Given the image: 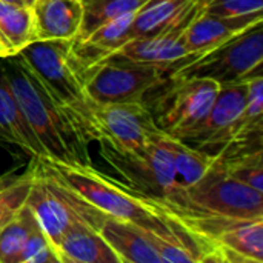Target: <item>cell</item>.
Masks as SVG:
<instances>
[{
  "label": "cell",
  "instance_id": "cell-4",
  "mask_svg": "<svg viewBox=\"0 0 263 263\" xmlns=\"http://www.w3.org/2000/svg\"><path fill=\"white\" fill-rule=\"evenodd\" d=\"M100 154L128 186L170 205L177 214L185 211V191L177 183L173 154L163 131H156L151 140L134 153H117L100 142Z\"/></svg>",
  "mask_w": 263,
  "mask_h": 263
},
{
  "label": "cell",
  "instance_id": "cell-29",
  "mask_svg": "<svg viewBox=\"0 0 263 263\" xmlns=\"http://www.w3.org/2000/svg\"><path fill=\"white\" fill-rule=\"evenodd\" d=\"M23 3H25L26 6H32V3H34V0H23Z\"/></svg>",
  "mask_w": 263,
  "mask_h": 263
},
{
  "label": "cell",
  "instance_id": "cell-18",
  "mask_svg": "<svg viewBox=\"0 0 263 263\" xmlns=\"http://www.w3.org/2000/svg\"><path fill=\"white\" fill-rule=\"evenodd\" d=\"M165 140L173 154L177 183L186 193L190 188L197 185L208 174V171L213 168L216 162V156L193 148L188 143L173 136H168L166 133H165Z\"/></svg>",
  "mask_w": 263,
  "mask_h": 263
},
{
  "label": "cell",
  "instance_id": "cell-25",
  "mask_svg": "<svg viewBox=\"0 0 263 263\" xmlns=\"http://www.w3.org/2000/svg\"><path fill=\"white\" fill-rule=\"evenodd\" d=\"M203 11L214 15L237 17L263 11V0H210Z\"/></svg>",
  "mask_w": 263,
  "mask_h": 263
},
{
  "label": "cell",
  "instance_id": "cell-10",
  "mask_svg": "<svg viewBox=\"0 0 263 263\" xmlns=\"http://www.w3.org/2000/svg\"><path fill=\"white\" fill-rule=\"evenodd\" d=\"M247 80L220 85L217 97L205 120L186 137L185 143H193L211 156L219 154L239 134L245 109Z\"/></svg>",
  "mask_w": 263,
  "mask_h": 263
},
{
  "label": "cell",
  "instance_id": "cell-12",
  "mask_svg": "<svg viewBox=\"0 0 263 263\" xmlns=\"http://www.w3.org/2000/svg\"><path fill=\"white\" fill-rule=\"evenodd\" d=\"M260 22H263V11L237 17L214 15L202 11L199 15L194 17V20L186 26L183 32V43L188 55L174 63L170 68L168 74L179 65L196 59L197 55L222 45L223 42L239 35L240 32L247 31L248 28Z\"/></svg>",
  "mask_w": 263,
  "mask_h": 263
},
{
  "label": "cell",
  "instance_id": "cell-20",
  "mask_svg": "<svg viewBox=\"0 0 263 263\" xmlns=\"http://www.w3.org/2000/svg\"><path fill=\"white\" fill-rule=\"evenodd\" d=\"M39 227L40 223L32 210L25 203L15 216L0 228V263H18L26 239Z\"/></svg>",
  "mask_w": 263,
  "mask_h": 263
},
{
  "label": "cell",
  "instance_id": "cell-13",
  "mask_svg": "<svg viewBox=\"0 0 263 263\" xmlns=\"http://www.w3.org/2000/svg\"><path fill=\"white\" fill-rule=\"evenodd\" d=\"M134 15L136 12L120 15L100 25L88 35L69 42L71 55L85 80L99 65L131 39Z\"/></svg>",
  "mask_w": 263,
  "mask_h": 263
},
{
  "label": "cell",
  "instance_id": "cell-19",
  "mask_svg": "<svg viewBox=\"0 0 263 263\" xmlns=\"http://www.w3.org/2000/svg\"><path fill=\"white\" fill-rule=\"evenodd\" d=\"M0 31L11 45L14 54L37 42L31 6L0 2Z\"/></svg>",
  "mask_w": 263,
  "mask_h": 263
},
{
  "label": "cell",
  "instance_id": "cell-2",
  "mask_svg": "<svg viewBox=\"0 0 263 263\" xmlns=\"http://www.w3.org/2000/svg\"><path fill=\"white\" fill-rule=\"evenodd\" d=\"M2 63L12 94L43 148V157L72 165H92L88 151L91 139L54 102L26 63L17 54L2 59Z\"/></svg>",
  "mask_w": 263,
  "mask_h": 263
},
{
  "label": "cell",
  "instance_id": "cell-22",
  "mask_svg": "<svg viewBox=\"0 0 263 263\" xmlns=\"http://www.w3.org/2000/svg\"><path fill=\"white\" fill-rule=\"evenodd\" d=\"M216 157L219 159L228 176L263 193L262 149L243 153L231 157H220V156Z\"/></svg>",
  "mask_w": 263,
  "mask_h": 263
},
{
  "label": "cell",
  "instance_id": "cell-8",
  "mask_svg": "<svg viewBox=\"0 0 263 263\" xmlns=\"http://www.w3.org/2000/svg\"><path fill=\"white\" fill-rule=\"evenodd\" d=\"M166 79V71L160 66L105 62L86 77L85 88L94 105L125 103L143 100Z\"/></svg>",
  "mask_w": 263,
  "mask_h": 263
},
{
  "label": "cell",
  "instance_id": "cell-9",
  "mask_svg": "<svg viewBox=\"0 0 263 263\" xmlns=\"http://www.w3.org/2000/svg\"><path fill=\"white\" fill-rule=\"evenodd\" d=\"M96 142H102L117 153L142 149L159 131L145 100L96 105L94 108Z\"/></svg>",
  "mask_w": 263,
  "mask_h": 263
},
{
  "label": "cell",
  "instance_id": "cell-15",
  "mask_svg": "<svg viewBox=\"0 0 263 263\" xmlns=\"http://www.w3.org/2000/svg\"><path fill=\"white\" fill-rule=\"evenodd\" d=\"M120 263H162L148 230L116 217H106L99 230Z\"/></svg>",
  "mask_w": 263,
  "mask_h": 263
},
{
  "label": "cell",
  "instance_id": "cell-7",
  "mask_svg": "<svg viewBox=\"0 0 263 263\" xmlns=\"http://www.w3.org/2000/svg\"><path fill=\"white\" fill-rule=\"evenodd\" d=\"M149 111L160 131L179 140L193 133L210 112L220 85L208 79L170 80Z\"/></svg>",
  "mask_w": 263,
  "mask_h": 263
},
{
  "label": "cell",
  "instance_id": "cell-26",
  "mask_svg": "<svg viewBox=\"0 0 263 263\" xmlns=\"http://www.w3.org/2000/svg\"><path fill=\"white\" fill-rule=\"evenodd\" d=\"M18 179H20V176L15 173V170L5 173L3 176H0V191H2V190H5V188H8L9 185H12V183H14V182H17Z\"/></svg>",
  "mask_w": 263,
  "mask_h": 263
},
{
  "label": "cell",
  "instance_id": "cell-5",
  "mask_svg": "<svg viewBox=\"0 0 263 263\" xmlns=\"http://www.w3.org/2000/svg\"><path fill=\"white\" fill-rule=\"evenodd\" d=\"M263 22L174 68L170 80L208 79L219 85L263 76Z\"/></svg>",
  "mask_w": 263,
  "mask_h": 263
},
{
  "label": "cell",
  "instance_id": "cell-23",
  "mask_svg": "<svg viewBox=\"0 0 263 263\" xmlns=\"http://www.w3.org/2000/svg\"><path fill=\"white\" fill-rule=\"evenodd\" d=\"M31 183L32 171L31 168H28V171L22 174L17 182L0 191V228L8 223L15 216V213L26 203Z\"/></svg>",
  "mask_w": 263,
  "mask_h": 263
},
{
  "label": "cell",
  "instance_id": "cell-21",
  "mask_svg": "<svg viewBox=\"0 0 263 263\" xmlns=\"http://www.w3.org/2000/svg\"><path fill=\"white\" fill-rule=\"evenodd\" d=\"M82 2V25L74 39H82L92 32L100 25L114 20L120 15L137 12L148 0H80Z\"/></svg>",
  "mask_w": 263,
  "mask_h": 263
},
{
  "label": "cell",
  "instance_id": "cell-6",
  "mask_svg": "<svg viewBox=\"0 0 263 263\" xmlns=\"http://www.w3.org/2000/svg\"><path fill=\"white\" fill-rule=\"evenodd\" d=\"M182 214H206L227 219H263V193L228 176L216 157L208 174L185 193Z\"/></svg>",
  "mask_w": 263,
  "mask_h": 263
},
{
  "label": "cell",
  "instance_id": "cell-28",
  "mask_svg": "<svg viewBox=\"0 0 263 263\" xmlns=\"http://www.w3.org/2000/svg\"><path fill=\"white\" fill-rule=\"evenodd\" d=\"M0 2H6V3H14V5H25L23 0H0Z\"/></svg>",
  "mask_w": 263,
  "mask_h": 263
},
{
  "label": "cell",
  "instance_id": "cell-17",
  "mask_svg": "<svg viewBox=\"0 0 263 263\" xmlns=\"http://www.w3.org/2000/svg\"><path fill=\"white\" fill-rule=\"evenodd\" d=\"M55 250L60 263H120L100 233L86 225L72 227Z\"/></svg>",
  "mask_w": 263,
  "mask_h": 263
},
{
  "label": "cell",
  "instance_id": "cell-16",
  "mask_svg": "<svg viewBox=\"0 0 263 263\" xmlns=\"http://www.w3.org/2000/svg\"><path fill=\"white\" fill-rule=\"evenodd\" d=\"M0 142L20 148L31 157H43V148L26 122L6 79L0 59Z\"/></svg>",
  "mask_w": 263,
  "mask_h": 263
},
{
  "label": "cell",
  "instance_id": "cell-1",
  "mask_svg": "<svg viewBox=\"0 0 263 263\" xmlns=\"http://www.w3.org/2000/svg\"><path fill=\"white\" fill-rule=\"evenodd\" d=\"M35 159L45 171L55 176L83 200L108 217L128 220L148 231L165 236L203 237L190 230L170 205L105 176L92 165L63 163L48 157Z\"/></svg>",
  "mask_w": 263,
  "mask_h": 263
},
{
  "label": "cell",
  "instance_id": "cell-14",
  "mask_svg": "<svg viewBox=\"0 0 263 263\" xmlns=\"http://www.w3.org/2000/svg\"><path fill=\"white\" fill-rule=\"evenodd\" d=\"M35 37L40 42H71L82 25L80 0H34L32 6Z\"/></svg>",
  "mask_w": 263,
  "mask_h": 263
},
{
  "label": "cell",
  "instance_id": "cell-27",
  "mask_svg": "<svg viewBox=\"0 0 263 263\" xmlns=\"http://www.w3.org/2000/svg\"><path fill=\"white\" fill-rule=\"evenodd\" d=\"M9 55H15V54H14L11 45L8 43V40L5 39V35L0 31V59H6Z\"/></svg>",
  "mask_w": 263,
  "mask_h": 263
},
{
  "label": "cell",
  "instance_id": "cell-3",
  "mask_svg": "<svg viewBox=\"0 0 263 263\" xmlns=\"http://www.w3.org/2000/svg\"><path fill=\"white\" fill-rule=\"evenodd\" d=\"M43 88L88 134L94 131V102L89 99L85 79L80 74L69 49L68 40L34 42L17 52Z\"/></svg>",
  "mask_w": 263,
  "mask_h": 263
},
{
  "label": "cell",
  "instance_id": "cell-11",
  "mask_svg": "<svg viewBox=\"0 0 263 263\" xmlns=\"http://www.w3.org/2000/svg\"><path fill=\"white\" fill-rule=\"evenodd\" d=\"M205 6H197L183 18H180L174 25L159 32L140 35L128 40L117 51H114L105 62H129V63L154 65L163 68L168 77L170 68L188 55L183 43V32L186 26L194 20V17L199 15Z\"/></svg>",
  "mask_w": 263,
  "mask_h": 263
},
{
  "label": "cell",
  "instance_id": "cell-24",
  "mask_svg": "<svg viewBox=\"0 0 263 263\" xmlns=\"http://www.w3.org/2000/svg\"><path fill=\"white\" fill-rule=\"evenodd\" d=\"M18 263H60L55 247L48 239L42 227L35 228L26 239Z\"/></svg>",
  "mask_w": 263,
  "mask_h": 263
}]
</instances>
